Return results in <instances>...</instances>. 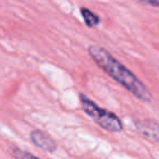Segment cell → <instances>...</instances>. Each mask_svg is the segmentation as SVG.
<instances>
[{
  "label": "cell",
  "instance_id": "obj_1",
  "mask_svg": "<svg viewBox=\"0 0 159 159\" xmlns=\"http://www.w3.org/2000/svg\"><path fill=\"white\" fill-rule=\"evenodd\" d=\"M87 51L92 59L96 62V64L100 69H102L109 76L121 84L124 89H126L143 102L152 100V94L147 89V87L128 68H125L121 62L113 58L106 49L97 45H91L87 48Z\"/></svg>",
  "mask_w": 159,
  "mask_h": 159
},
{
  "label": "cell",
  "instance_id": "obj_2",
  "mask_svg": "<svg viewBox=\"0 0 159 159\" xmlns=\"http://www.w3.org/2000/svg\"><path fill=\"white\" fill-rule=\"evenodd\" d=\"M80 99L84 112L87 113V116L91 117L102 129L109 132H120L123 130L122 121L113 112L100 108L97 104L83 94H80Z\"/></svg>",
  "mask_w": 159,
  "mask_h": 159
},
{
  "label": "cell",
  "instance_id": "obj_3",
  "mask_svg": "<svg viewBox=\"0 0 159 159\" xmlns=\"http://www.w3.org/2000/svg\"><path fill=\"white\" fill-rule=\"evenodd\" d=\"M136 130L145 139L159 144V123L150 120L135 121Z\"/></svg>",
  "mask_w": 159,
  "mask_h": 159
},
{
  "label": "cell",
  "instance_id": "obj_4",
  "mask_svg": "<svg viewBox=\"0 0 159 159\" xmlns=\"http://www.w3.org/2000/svg\"><path fill=\"white\" fill-rule=\"evenodd\" d=\"M31 141L35 144L37 147L42 148L43 150L48 152H53L57 150V143L53 141L52 137L48 134L39 130H34L30 134Z\"/></svg>",
  "mask_w": 159,
  "mask_h": 159
},
{
  "label": "cell",
  "instance_id": "obj_5",
  "mask_svg": "<svg viewBox=\"0 0 159 159\" xmlns=\"http://www.w3.org/2000/svg\"><path fill=\"white\" fill-rule=\"evenodd\" d=\"M81 14H82L83 19H84L85 24L89 27H95L96 25L99 24V16L94 13V12H92L89 8H82L81 9Z\"/></svg>",
  "mask_w": 159,
  "mask_h": 159
},
{
  "label": "cell",
  "instance_id": "obj_6",
  "mask_svg": "<svg viewBox=\"0 0 159 159\" xmlns=\"http://www.w3.org/2000/svg\"><path fill=\"white\" fill-rule=\"evenodd\" d=\"M12 154L16 157V159H39L38 157L34 156V155L30 154L27 152H23V150L19 149V148H13Z\"/></svg>",
  "mask_w": 159,
  "mask_h": 159
},
{
  "label": "cell",
  "instance_id": "obj_7",
  "mask_svg": "<svg viewBox=\"0 0 159 159\" xmlns=\"http://www.w3.org/2000/svg\"><path fill=\"white\" fill-rule=\"evenodd\" d=\"M143 3H147V5L154 6V7H159V0H141Z\"/></svg>",
  "mask_w": 159,
  "mask_h": 159
}]
</instances>
